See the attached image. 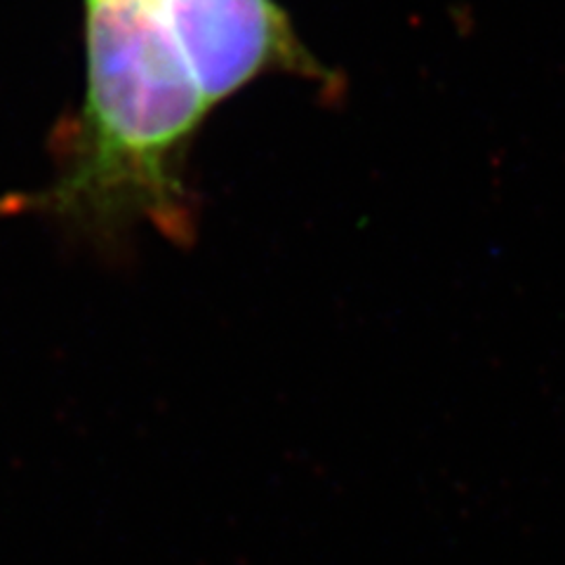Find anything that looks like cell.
<instances>
[{"label": "cell", "instance_id": "7a4b0ae2", "mask_svg": "<svg viewBox=\"0 0 565 565\" xmlns=\"http://www.w3.org/2000/svg\"><path fill=\"white\" fill-rule=\"evenodd\" d=\"M215 106L269 74L323 76L276 0H151Z\"/></svg>", "mask_w": 565, "mask_h": 565}, {"label": "cell", "instance_id": "6da1fadb", "mask_svg": "<svg viewBox=\"0 0 565 565\" xmlns=\"http://www.w3.org/2000/svg\"><path fill=\"white\" fill-rule=\"evenodd\" d=\"M83 3L85 102L43 205L93 234L151 224L186 243V151L212 106L151 0Z\"/></svg>", "mask_w": 565, "mask_h": 565}]
</instances>
